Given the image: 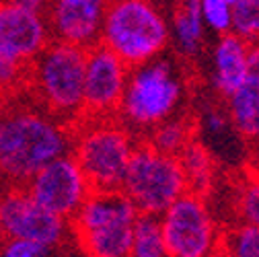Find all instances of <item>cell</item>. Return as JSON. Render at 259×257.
<instances>
[{"label": "cell", "instance_id": "cell-1", "mask_svg": "<svg viewBox=\"0 0 259 257\" xmlns=\"http://www.w3.org/2000/svg\"><path fill=\"white\" fill-rule=\"evenodd\" d=\"M72 132L39 103L0 107V171L13 187H23L41 167L70 154Z\"/></svg>", "mask_w": 259, "mask_h": 257}, {"label": "cell", "instance_id": "cell-2", "mask_svg": "<svg viewBox=\"0 0 259 257\" xmlns=\"http://www.w3.org/2000/svg\"><path fill=\"white\" fill-rule=\"evenodd\" d=\"M76 165L87 177L91 191H121L123 175L134 152V138L115 117H80L72 127Z\"/></svg>", "mask_w": 259, "mask_h": 257}, {"label": "cell", "instance_id": "cell-3", "mask_svg": "<svg viewBox=\"0 0 259 257\" xmlns=\"http://www.w3.org/2000/svg\"><path fill=\"white\" fill-rule=\"evenodd\" d=\"M84 62L87 50L50 41L29 64L27 82L33 87L37 103L68 127L82 117Z\"/></svg>", "mask_w": 259, "mask_h": 257}, {"label": "cell", "instance_id": "cell-4", "mask_svg": "<svg viewBox=\"0 0 259 257\" xmlns=\"http://www.w3.org/2000/svg\"><path fill=\"white\" fill-rule=\"evenodd\" d=\"M136 218L121 191H91L68 224L84 257H130Z\"/></svg>", "mask_w": 259, "mask_h": 257}, {"label": "cell", "instance_id": "cell-5", "mask_svg": "<svg viewBox=\"0 0 259 257\" xmlns=\"http://www.w3.org/2000/svg\"><path fill=\"white\" fill-rule=\"evenodd\" d=\"M169 29L150 0H109L99 44L132 70L165 50Z\"/></svg>", "mask_w": 259, "mask_h": 257}, {"label": "cell", "instance_id": "cell-6", "mask_svg": "<svg viewBox=\"0 0 259 257\" xmlns=\"http://www.w3.org/2000/svg\"><path fill=\"white\" fill-rule=\"evenodd\" d=\"M187 191L185 175L175 156L160 154L148 142H136L123 175L121 194L138 214L160 216Z\"/></svg>", "mask_w": 259, "mask_h": 257}, {"label": "cell", "instance_id": "cell-7", "mask_svg": "<svg viewBox=\"0 0 259 257\" xmlns=\"http://www.w3.org/2000/svg\"><path fill=\"white\" fill-rule=\"evenodd\" d=\"M181 99V84L167 60H150L127 72L125 91L115 117L136 130L154 127L169 119Z\"/></svg>", "mask_w": 259, "mask_h": 257}, {"label": "cell", "instance_id": "cell-8", "mask_svg": "<svg viewBox=\"0 0 259 257\" xmlns=\"http://www.w3.org/2000/svg\"><path fill=\"white\" fill-rule=\"evenodd\" d=\"M160 231L167 257H212L220 237L204 198L191 191L160 214Z\"/></svg>", "mask_w": 259, "mask_h": 257}, {"label": "cell", "instance_id": "cell-9", "mask_svg": "<svg viewBox=\"0 0 259 257\" xmlns=\"http://www.w3.org/2000/svg\"><path fill=\"white\" fill-rule=\"evenodd\" d=\"M25 194L50 214L70 222L91 194V185L72 154L41 167L23 187Z\"/></svg>", "mask_w": 259, "mask_h": 257}, {"label": "cell", "instance_id": "cell-10", "mask_svg": "<svg viewBox=\"0 0 259 257\" xmlns=\"http://www.w3.org/2000/svg\"><path fill=\"white\" fill-rule=\"evenodd\" d=\"M68 235L70 224L37 206L21 187H11L5 191L3 212H0L3 239L33 241L56 249L68 239Z\"/></svg>", "mask_w": 259, "mask_h": 257}, {"label": "cell", "instance_id": "cell-11", "mask_svg": "<svg viewBox=\"0 0 259 257\" xmlns=\"http://www.w3.org/2000/svg\"><path fill=\"white\" fill-rule=\"evenodd\" d=\"M130 68L97 44L87 50L84 62V87H82V117H107L115 115L125 91Z\"/></svg>", "mask_w": 259, "mask_h": 257}, {"label": "cell", "instance_id": "cell-12", "mask_svg": "<svg viewBox=\"0 0 259 257\" xmlns=\"http://www.w3.org/2000/svg\"><path fill=\"white\" fill-rule=\"evenodd\" d=\"M52 41L46 17L21 5L0 3V58L29 66Z\"/></svg>", "mask_w": 259, "mask_h": 257}, {"label": "cell", "instance_id": "cell-13", "mask_svg": "<svg viewBox=\"0 0 259 257\" xmlns=\"http://www.w3.org/2000/svg\"><path fill=\"white\" fill-rule=\"evenodd\" d=\"M109 0H52L46 23L52 41L89 50L99 44Z\"/></svg>", "mask_w": 259, "mask_h": 257}, {"label": "cell", "instance_id": "cell-14", "mask_svg": "<svg viewBox=\"0 0 259 257\" xmlns=\"http://www.w3.org/2000/svg\"><path fill=\"white\" fill-rule=\"evenodd\" d=\"M247 50L249 46L233 33L222 35L216 48V89L226 99L247 80Z\"/></svg>", "mask_w": 259, "mask_h": 257}, {"label": "cell", "instance_id": "cell-15", "mask_svg": "<svg viewBox=\"0 0 259 257\" xmlns=\"http://www.w3.org/2000/svg\"><path fill=\"white\" fill-rule=\"evenodd\" d=\"M229 113L243 138L259 142V80L247 78L231 95Z\"/></svg>", "mask_w": 259, "mask_h": 257}, {"label": "cell", "instance_id": "cell-16", "mask_svg": "<svg viewBox=\"0 0 259 257\" xmlns=\"http://www.w3.org/2000/svg\"><path fill=\"white\" fill-rule=\"evenodd\" d=\"M181 171L185 175V183H187V191L191 194H198L204 198V194L210 189L212 183V173H214V163L210 152L198 142L191 140L177 156Z\"/></svg>", "mask_w": 259, "mask_h": 257}, {"label": "cell", "instance_id": "cell-17", "mask_svg": "<svg viewBox=\"0 0 259 257\" xmlns=\"http://www.w3.org/2000/svg\"><path fill=\"white\" fill-rule=\"evenodd\" d=\"M130 257H167L163 231H160V216L138 214L134 222Z\"/></svg>", "mask_w": 259, "mask_h": 257}, {"label": "cell", "instance_id": "cell-18", "mask_svg": "<svg viewBox=\"0 0 259 257\" xmlns=\"http://www.w3.org/2000/svg\"><path fill=\"white\" fill-rule=\"evenodd\" d=\"M193 140V125L189 117L167 119L152 130L148 144L167 156H179V152Z\"/></svg>", "mask_w": 259, "mask_h": 257}, {"label": "cell", "instance_id": "cell-19", "mask_svg": "<svg viewBox=\"0 0 259 257\" xmlns=\"http://www.w3.org/2000/svg\"><path fill=\"white\" fill-rule=\"evenodd\" d=\"M202 21L204 19L200 11V0H185L175 15L177 37L183 52L187 54L198 52V46L202 39Z\"/></svg>", "mask_w": 259, "mask_h": 257}, {"label": "cell", "instance_id": "cell-20", "mask_svg": "<svg viewBox=\"0 0 259 257\" xmlns=\"http://www.w3.org/2000/svg\"><path fill=\"white\" fill-rule=\"evenodd\" d=\"M218 247L226 257H259V227L239 224L218 237Z\"/></svg>", "mask_w": 259, "mask_h": 257}, {"label": "cell", "instance_id": "cell-21", "mask_svg": "<svg viewBox=\"0 0 259 257\" xmlns=\"http://www.w3.org/2000/svg\"><path fill=\"white\" fill-rule=\"evenodd\" d=\"M231 31L247 46L259 41V0H237L231 7Z\"/></svg>", "mask_w": 259, "mask_h": 257}, {"label": "cell", "instance_id": "cell-22", "mask_svg": "<svg viewBox=\"0 0 259 257\" xmlns=\"http://www.w3.org/2000/svg\"><path fill=\"white\" fill-rule=\"evenodd\" d=\"M239 216L243 218V224L259 227V175L243 181V187L237 198Z\"/></svg>", "mask_w": 259, "mask_h": 257}, {"label": "cell", "instance_id": "cell-23", "mask_svg": "<svg viewBox=\"0 0 259 257\" xmlns=\"http://www.w3.org/2000/svg\"><path fill=\"white\" fill-rule=\"evenodd\" d=\"M202 19L220 33H229L231 31V7L226 0H200Z\"/></svg>", "mask_w": 259, "mask_h": 257}, {"label": "cell", "instance_id": "cell-24", "mask_svg": "<svg viewBox=\"0 0 259 257\" xmlns=\"http://www.w3.org/2000/svg\"><path fill=\"white\" fill-rule=\"evenodd\" d=\"M54 249L23 239H3L0 237V257H52Z\"/></svg>", "mask_w": 259, "mask_h": 257}, {"label": "cell", "instance_id": "cell-25", "mask_svg": "<svg viewBox=\"0 0 259 257\" xmlns=\"http://www.w3.org/2000/svg\"><path fill=\"white\" fill-rule=\"evenodd\" d=\"M29 66L0 58V91H13L19 82H27Z\"/></svg>", "mask_w": 259, "mask_h": 257}, {"label": "cell", "instance_id": "cell-26", "mask_svg": "<svg viewBox=\"0 0 259 257\" xmlns=\"http://www.w3.org/2000/svg\"><path fill=\"white\" fill-rule=\"evenodd\" d=\"M247 78L259 80V41L249 44L247 50Z\"/></svg>", "mask_w": 259, "mask_h": 257}, {"label": "cell", "instance_id": "cell-27", "mask_svg": "<svg viewBox=\"0 0 259 257\" xmlns=\"http://www.w3.org/2000/svg\"><path fill=\"white\" fill-rule=\"evenodd\" d=\"M9 3H15V5H21L25 9H31V11H35V13H46L52 5V0H9Z\"/></svg>", "mask_w": 259, "mask_h": 257}, {"label": "cell", "instance_id": "cell-28", "mask_svg": "<svg viewBox=\"0 0 259 257\" xmlns=\"http://www.w3.org/2000/svg\"><path fill=\"white\" fill-rule=\"evenodd\" d=\"M208 127H210V132L220 134L226 127V117L222 113H218V111H210L208 113Z\"/></svg>", "mask_w": 259, "mask_h": 257}, {"label": "cell", "instance_id": "cell-29", "mask_svg": "<svg viewBox=\"0 0 259 257\" xmlns=\"http://www.w3.org/2000/svg\"><path fill=\"white\" fill-rule=\"evenodd\" d=\"M212 257H226V255L220 251V247H216V251H214V255H212Z\"/></svg>", "mask_w": 259, "mask_h": 257}, {"label": "cell", "instance_id": "cell-30", "mask_svg": "<svg viewBox=\"0 0 259 257\" xmlns=\"http://www.w3.org/2000/svg\"><path fill=\"white\" fill-rule=\"evenodd\" d=\"M3 198H5V191H0V212H3Z\"/></svg>", "mask_w": 259, "mask_h": 257}, {"label": "cell", "instance_id": "cell-31", "mask_svg": "<svg viewBox=\"0 0 259 257\" xmlns=\"http://www.w3.org/2000/svg\"><path fill=\"white\" fill-rule=\"evenodd\" d=\"M235 3H237V0H226V5H229V7H233Z\"/></svg>", "mask_w": 259, "mask_h": 257}, {"label": "cell", "instance_id": "cell-32", "mask_svg": "<svg viewBox=\"0 0 259 257\" xmlns=\"http://www.w3.org/2000/svg\"><path fill=\"white\" fill-rule=\"evenodd\" d=\"M0 179H3V171H0Z\"/></svg>", "mask_w": 259, "mask_h": 257}, {"label": "cell", "instance_id": "cell-33", "mask_svg": "<svg viewBox=\"0 0 259 257\" xmlns=\"http://www.w3.org/2000/svg\"><path fill=\"white\" fill-rule=\"evenodd\" d=\"M0 3H3V0H0Z\"/></svg>", "mask_w": 259, "mask_h": 257}]
</instances>
